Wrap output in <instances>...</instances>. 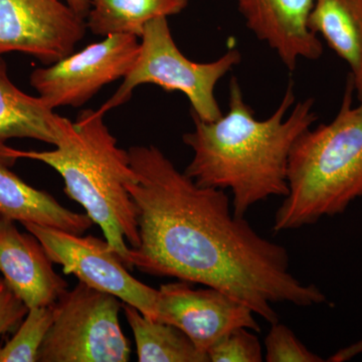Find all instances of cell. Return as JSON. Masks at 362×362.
Masks as SVG:
<instances>
[{"label":"cell","mask_w":362,"mask_h":362,"mask_svg":"<svg viewBox=\"0 0 362 362\" xmlns=\"http://www.w3.org/2000/svg\"><path fill=\"white\" fill-rule=\"evenodd\" d=\"M362 354V339L358 340L357 342L352 343L344 349H339L335 352L333 356H331L327 361L329 362H345L349 361L350 359Z\"/></svg>","instance_id":"obj_22"},{"label":"cell","mask_w":362,"mask_h":362,"mask_svg":"<svg viewBox=\"0 0 362 362\" xmlns=\"http://www.w3.org/2000/svg\"><path fill=\"white\" fill-rule=\"evenodd\" d=\"M314 102L313 98L299 102L288 115L295 103L291 81L275 112L259 120L233 77L226 114L207 122L192 113L194 129L182 137L194 152L185 175L199 187L230 189L238 218H245L251 207L269 197H285L293 146L318 119Z\"/></svg>","instance_id":"obj_2"},{"label":"cell","mask_w":362,"mask_h":362,"mask_svg":"<svg viewBox=\"0 0 362 362\" xmlns=\"http://www.w3.org/2000/svg\"><path fill=\"white\" fill-rule=\"evenodd\" d=\"M187 4L188 0H90L86 25L104 37L129 35L140 39L150 21L180 13Z\"/></svg>","instance_id":"obj_16"},{"label":"cell","mask_w":362,"mask_h":362,"mask_svg":"<svg viewBox=\"0 0 362 362\" xmlns=\"http://www.w3.org/2000/svg\"><path fill=\"white\" fill-rule=\"evenodd\" d=\"M52 264L33 233H21L14 221L0 216V273L28 309L49 306L68 289Z\"/></svg>","instance_id":"obj_12"},{"label":"cell","mask_w":362,"mask_h":362,"mask_svg":"<svg viewBox=\"0 0 362 362\" xmlns=\"http://www.w3.org/2000/svg\"><path fill=\"white\" fill-rule=\"evenodd\" d=\"M54 320V309L49 306L28 309L25 320L16 334L0 347V362H35L40 347Z\"/></svg>","instance_id":"obj_18"},{"label":"cell","mask_w":362,"mask_h":362,"mask_svg":"<svg viewBox=\"0 0 362 362\" xmlns=\"http://www.w3.org/2000/svg\"><path fill=\"white\" fill-rule=\"evenodd\" d=\"M104 115L86 109L75 122L65 119L54 150H18L6 145L0 150V160L11 165L18 159H30L54 168L65 182V194L84 207L127 267L130 247L140 245L137 209L127 187L135 173L129 151L118 146Z\"/></svg>","instance_id":"obj_3"},{"label":"cell","mask_w":362,"mask_h":362,"mask_svg":"<svg viewBox=\"0 0 362 362\" xmlns=\"http://www.w3.org/2000/svg\"><path fill=\"white\" fill-rule=\"evenodd\" d=\"M267 362H323L322 357L298 339L295 333L285 324H271L265 339Z\"/></svg>","instance_id":"obj_20"},{"label":"cell","mask_w":362,"mask_h":362,"mask_svg":"<svg viewBox=\"0 0 362 362\" xmlns=\"http://www.w3.org/2000/svg\"><path fill=\"white\" fill-rule=\"evenodd\" d=\"M63 1L86 20V16L90 9V0H63Z\"/></svg>","instance_id":"obj_23"},{"label":"cell","mask_w":362,"mask_h":362,"mask_svg":"<svg viewBox=\"0 0 362 362\" xmlns=\"http://www.w3.org/2000/svg\"><path fill=\"white\" fill-rule=\"evenodd\" d=\"M254 315L246 305L214 288L194 289L189 282L180 280L158 290L157 320L185 332L206 356L214 343L235 328L259 332Z\"/></svg>","instance_id":"obj_10"},{"label":"cell","mask_w":362,"mask_h":362,"mask_svg":"<svg viewBox=\"0 0 362 362\" xmlns=\"http://www.w3.org/2000/svg\"><path fill=\"white\" fill-rule=\"evenodd\" d=\"M65 119L40 96H30L18 89L0 57V150L13 138H28L54 146Z\"/></svg>","instance_id":"obj_14"},{"label":"cell","mask_w":362,"mask_h":362,"mask_svg":"<svg viewBox=\"0 0 362 362\" xmlns=\"http://www.w3.org/2000/svg\"><path fill=\"white\" fill-rule=\"evenodd\" d=\"M247 28L277 54L289 71L300 59L316 61L323 45L309 26L314 0H237Z\"/></svg>","instance_id":"obj_11"},{"label":"cell","mask_w":362,"mask_h":362,"mask_svg":"<svg viewBox=\"0 0 362 362\" xmlns=\"http://www.w3.org/2000/svg\"><path fill=\"white\" fill-rule=\"evenodd\" d=\"M0 216L83 235L93 226L86 214L66 209L51 194L30 187L0 160Z\"/></svg>","instance_id":"obj_13"},{"label":"cell","mask_w":362,"mask_h":362,"mask_svg":"<svg viewBox=\"0 0 362 362\" xmlns=\"http://www.w3.org/2000/svg\"><path fill=\"white\" fill-rule=\"evenodd\" d=\"M211 362H261L263 350L251 329L235 328L221 338L207 351Z\"/></svg>","instance_id":"obj_19"},{"label":"cell","mask_w":362,"mask_h":362,"mask_svg":"<svg viewBox=\"0 0 362 362\" xmlns=\"http://www.w3.org/2000/svg\"><path fill=\"white\" fill-rule=\"evenodd\" d=\"M349 75L337 115L300 135L288 163L289 192L277 209L274 232L313 225L344 213L362 197V100L354 106Z\"/></svg>","instance_id":"obj_4"},{"label":"cell","mask_w":362,"mask_h":362,"mask_svg":"<svg viewBox=\"0 0 362 362\" xmlns=\"http://www.w3.org/2000/svg\"><path fill=\"white\" fill-rule=\"evenodd\" d=\"M309 26L350 68L354 93L362 100V0H314Z\"/></svg>","instance_id":"obj_15"},{"label":"cell","mask_w":362,"mask_h":362,"mask_svg":"<svg viewBox=\"0 0 362 362\" xmlns=\"http://www.w3.org/2000/svg\"><path fill=\"white\" fill-rule=\"evenodd\" d=\"M54 320L42 347L40 362H127L129 340L119 312L122 301L78 282L52 304Z\"/></svg>","instance_id":"obj_6"},{"label":"cell","mask_w":362,"mask_h":362,"mask_svg":"<svg viewBox=\"0 0 362 362\" xmlns=\"http://www.w3.org/2000/svg\"><path fill=\"white\" fill-rule=\"evenodd\" d=\"M139 45L134 35H108L52 65L35 69L30 74V85L54 110L77 108L104 86L123 80L137 58Z\"/></svg>","instance_id":"obj_8"},{"label":"cell","mask_w":362,"mask_h":362,"mask_svg":"<svg viewBox=\"0 0 362 362\" xmlns=\"http://www.w3.org/2000/svg\"><path fill=\"white\" fill-rule=\"evenodd\" d=\"M87 30L63 0H0V57L23 52L52 65L74 52Z\"/></svg>","instance_id":"obj_9"},{"label":"cell","mask_w":362,"mask_h":362,"mask_svg":"<svg viewBox=\"0 0 362 362\" xmlns=\"http://www.w3.org/2000/svg\"><path fill=\"white\" fill-rule=\"evenodd\" d=\"M122 309L134 335L138 361H209L206 354L175 326L147 318L137 308L123 302Z\"/></svg>","instance_id":"obj_17"},{"label":"cell","mask_w":362,"mask_h":362,"mask_svg":"<svg viewBox=\"0 0 362 362\" xmlns=\"http://www.w3.org/2000/svg\"><path fill=\"white\" fill-rule=\"evenodd\" d=\"M23 226L40 240L52 263L63 267L66 275H74L90 288L114 295L147 318L157 320L158 290L133 277L106 240L35 223Z\"/></svg>","instance_id":"obj_7"},{"label":"cell","mask_w":362,"mask_h":362,"mask_svg":"<svg viewBox=\"0 0 362 362\" xmlns=\"http://www.w3.org/2000/svg\"><path fill=\"white\" fill-rule=\"evenodd\" d=\"M168 18H156L145 26L134 64L115 94L99 109L101 113L129 101L135 88L151 84L166 92L182 93L189 101L192 113L202 120L211 122L223 115L214 90L221 78L242 61L239 49H228L209 63L192 61L176 45Z\"/></svg>","instance_id":"obj_5"},{"label":"cell","mask_w":362,"mask_h":362,"mask_svg":"<svg viewBox=\"0 0 362 362\" xmlns=\"http://www.w3.org/2000/svg\"><path fill=\"white\" fill-rule=\"evenodd\" d=\"M128 151L140 237L128 252L129 270L220 290L270 324L279 321L275 304L326 303L317 286L290 272L284 247L233 214L225 190L199 187L154 145Z\"/></svg>","instance_id":"obj_1"},{"label":"cell","mask_w":362,"mask_h":362,"mask_svg":"<svg viewBox=\"0 0 362 362\" xmlns=\"http://www.w3.org/2000/svg\"><path fill=\"white\" fill-rule=\"evenodd\" d=\"M28 312L25 302L0 278V337L18 325Z\"/></svg>","instance_id":"obj_21"}]
</instances>
